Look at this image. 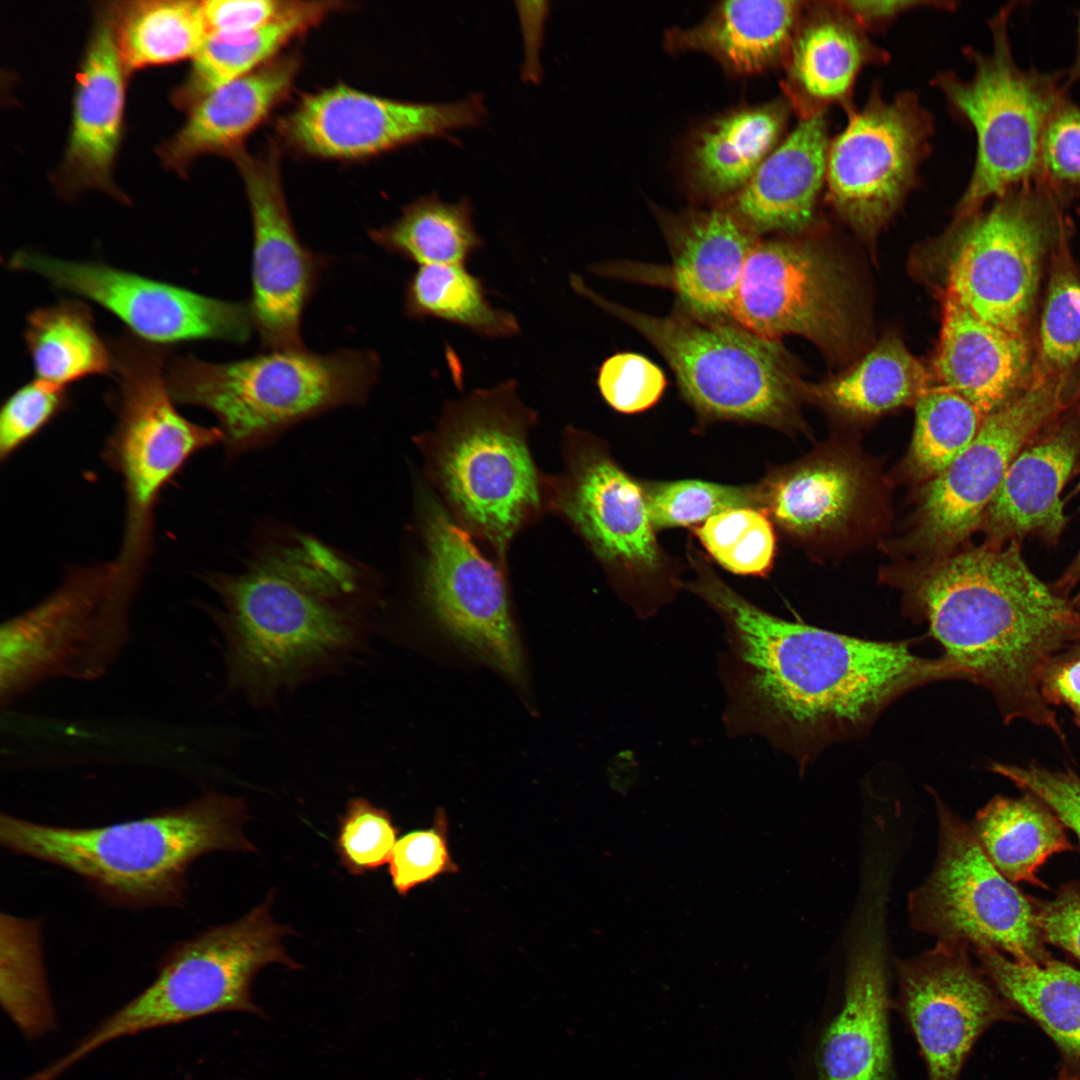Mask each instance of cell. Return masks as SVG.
<instances>
[{"mask_svg":"<svg viewBox=\"0 0 1080 1080\" xmlns=\"http://www.w3.org/2000/svg\"><path fill=\"white\" fill-rule=\"evenodd\" d=\"M1080 452V415L1063 412L1011 462L982 519L990 543L1037 534L1055 541L1066 519L1061 492Z\"/></svg>","mask_w":1080,"mask_h":1080,"instance_id":"cell-28","label":"cell"},{"mask_svg":"<svg viewBox=\"0 0 1080 1080\" xmlns=\"http://www.w3.org/2000/svg\"><path fill=\"white\" fill-rule=\"evenodd\" d=\"M296 1H202L206 33H238L269 24L285 15Z\"/></svg>","mask_w":1080,"mask_h":1080,"instance_id":"cell-54","label":"cell"},{"mask_svg":"<svg viewBox=\"0 0 1080 1080\" xmlns=\"http://www.w3.org/2000/svg\"><path fill=\"white\" fill-rule=\"evenodd\" d=\"M1069 224L1054 243L1031 377L1067 375L1080 362V275L1069 250Z\"/></svg>","mask_w":1080,"mask_h":1080,"instance_id":"cell-44","label":"cell"},{"mask_svg":"<svg viewBox=\"0 0 1080 1080\" xmlns=\"http://www.w3.org/2000/svg\"><path fill=\"white\" fill-rule=\"evenodd\" d=\"M957 223L945 291L980 319L1027 337L1043 257L1069 224L1065 202L1039 179L1016 186Z\"/></svg>","mask_w":1080,"mask_h":1080,"instance_id":"cell-11","label":"cell"},{"mask_svg":"<svg viewBox=\"0 0 1080 1080\" xmlns=\"http://www.w3.org/2000/svg\"><path fill=\"white\" fill-rule=\"evenodd\" d=\"M404 306L410 318L440 319L483 337L506 338L520 333L516 317L493 307L482 280L461 264L419 266L407 283Z\"/></svg>","mask_w":1080,"mask_h":1080,"instance_id":"cell-42","label":"cell"},{"mask_svg":"<svg viewBox=\"0 0 1080 1080\" xmlns=\"http://www.w3.org/2000/svg\"><path fill=\"white\" fill-rule=\"evenodd\" d=\"M336 5L296 1L285 15L259 28L238 33H206L187 77L173 91V103L190 110L219 87L259 69L289 40L317 24Z\"/></svg>","mask_w":1080,"mask_h":1080,"instance_id":"cell-35","label":"cell"},{"mask_svg":"<svg viewBox=\"0 0 1080 1080\" xmlns=\"http://www.w3.org/2000/svg\"><path fill=\"white\" fill-rule=\"evenodd\" d=\"M935 800L937 857L927 879L908 897L912 927L937 940L987 945L1023 963L1050 960L1034 899L998 871L972 827L939 798Z\"/></svg>","mask_w":1080,"mask_h":1080,"instance_id":"cell-15","label":"cell"},{"mask_svg":"<svg viewBox=\"0 0 1080 1080\" xmlns=\"http://www.w3.org/2000/svg\"><path fill=\"white\" fill-rule=\"evenodd\" d=\"M848 115L845 128L829 143L825 194L843 221L871 239L916 183L933 120L912 91L887 100L873 90L864 106Z\"/></svg>","mask_w":1080,"mask_h":1080,"instance_id":"cell-17","label":"cell"},{"mask_svg":"<svg viewBox=\"0 0 1080 1080\" xmlns=\"http://www.w3.org/2000/svg\"><path fill=\"white\" fill-rule=\"evenodd\" d=\"M1027 337L1006 332L973 314L944 292L934 369L943 387L968 400L985 417L1031 381Z\"/></svg>","mask_w":1080,"mask_h":1080,"instance_id":"cell-30","label":"cell"},{"mask_svg":"<svg viewBox=\"0 0 1080 1080\" xmlns=\"http://www.w3.org/2000/svg\"><path fill=\"white\" fill-rule=\"evenodd\" d=\"M866 31L840 1L805 2L783 62L784 92L798 116L830 104L852 108L858 74L887 60Z\"/></svg>","mask_w":1080,"mask_h":1080,"instance_id":"cell-29","label":"cell"},{"mask_svg":"<svg viewBox=\"0 0 1080 1080\" xmlns=\"http://www.w3.org/2000/svg\"><path fill=\"white\" fill-rule=\"evenodd\" d=\"M804 6L795 0L719 2L699 22L666 32L665 45L709 55L737 75L760 73L784 62Z\"/></svg>","mask_w":1080,"mask_h":1080,"instance_id":"cell-32","label":"cell"},{"mask_svg":"<svg viewBox=\"0 0 1080 1080\" xmlns=\"http://www.w3.org/2000/svg\"><path fill=\"white\" fill-rule=\"evenodd\" d=\"M754 486L757 509L801 543L846 532L864 515L873 488L859 458L832 449L772 467Z\"/></svg>","mask_w":1080,"mask_h":1080,"instance_id":"cell-24","label":"cell"},{"mask_svg":"<svg viewBox=\"0 0 1080 1080\" xmlns=\"http://www.w3.org/2000/svg\"><path fill=\"white\" fill-rule=\"evenodd\" d=\"M830 140L825 110L800 115L748 183L718 206L732 211L759 237L804 232L815 220L825 187Z\"/></svg>","mask_w":1080,"mask_h":1080,"instance_id":"cell-27","label":"cell"},{"mask_svg":"<svg viewBox=\"0 0 1080 1080\" xmlns=\"http://www.w3.org/2000/svg\"><path fill=\"white\" fill-rule=\"evenodd\" d=\"M8 264L95 302L123 321L130 333L159 346L205 339L242 343L253 328L248 304L207 297L105 264L24 250Z\"/></svg>","mask_w":1080,"mask_h":1080,"instance_id":"cell-19","label":"cell"},{"mask_svg":"<svg viewBox=\"0 0 1080 1080\" xmlns=\"http://www.w3.org/2000/svg\"><path fill=\"white\" fill-rule=\"evenodd\" d=\"M789 106L787 100H774L742 107L699 129L687 157L694 190L716 206L735 196L781 141Z\"/></svg>","mask_w":1080,"mask_h":1080,"instance_id":"cell-34","label":"cell"},{"mask_svg":"<svg viewBox=\"0 0 1080 1080\" xmlns=\"http://www.w3.org/2000/svg\"><path fill=\"white\" fill-rule=\"evenodd\" d=\"M597 386L611 408L634 414L651 408L660 400L667 379L663 370L646 356L624 351L602 362Z\"/></svg>","mask_w":1080,"mask_h":1080,"instance_id":"cell-51","label":"cell"},{"mask_svg":"<svg viewBox=\"0 0 1080 1080\" xmlns=\"http://www.w3.org/2000/svg\"><path fill=\"white\" fill-rule=\"evenodd\" d=\"M1037 924L1045 943L1080 961V881L1062 886L1048 901L1034 900Z\"/></svg>","mask_w":1080,"mask_h":1080,"instance_id":"cell-53","label":"cell"},{"mask_svg":"<svg viewBox=\"0 0 1080 1080\" xmlns=\"http://www.w3.org/2000/svg\"><path fill=\"white\" fill-rule=\"evenodd\" d=\"M388 865L392 886L403 897L442 875L456 873L444 810L436 811L430 827L409 831L397 839Z\"/></svg>","mask_w":1080,"mask_h":1080,"instance_id":"cell-48","label":"cell"},{"mask_svg":"<svg viewBox=\"0 0 1080 1080\" xmlns=\"http://www.w3.org/2000/svg\"><path fill=\"white\" fill-rule=\"evenodd\" d=\"M359 568L319 539L296 534L239 573L205 576L221 601L209 613L224 639L230 689L272 701L355 652L370 602Z\"/></svg>","mask_w":1080,"mask_h":1080,"instance_id":"cell-3","label":"cell"},{"mask_svg":"<svg viewBox=\"0 0 1080 1080\" xmlns=\"http://www.w3.org/2000/svg\"><path fill=\"white\" fill-rule=\"evenodd\" d=\"M959 939L897 961L898 1009L926 1066L927 1080H960L980 1036L993 1024L1015 1020Z\"/></svg>","mask_w":1080,"mask_h":1080,"instance_id":"cell-20","label":"cell"},{"mask_svg":"<svg viewBox=\"0 0 1080 1080\" xmlns=\"http://www.w3.org/2000/svg\"><path fill=\"white\" fill-rule=\"evenodd\" d=\"M640 483L656 531L699 525L728 509L757 508L754 484L735 486L696 479Z\"/></svg>","mask_w":1080,"mask_h":1080,"instance_id":"cell-46","label":"cell"},{"mask_svg":"<svg viewBox=\"0 0 1080 1080\" xmlns=\"http://www.w3.org/2000/svg\"><path fill=\"white\" fill-rule=\"evenodd\" d=\"M370 237L388 253L419 266L465 265L484 245L474 227L470 200L451 203L437 194L413 201L391 224L370 232Z\"/></svg>","mask_w":1080,"mask_h":1080,"instance_id":"cell-40","label":"cell"},{"mask_svg":"<svg viewBox=\"0 0 1080 1080\" xmlns=\"http://www.w3.org/2000/svg\"><path fill=\"white\" fill-rule=\"evenodd\" d=\"M1079 646H1080V645H1079ZM1079 653H1080V650H1079Z\"/></svg>","mask_w":1080,"mask_h":1080,"instance_id":"cell-60","label":"cell"},{"mask_svg":"<svg viewBox=\"0 0 1080 1080\" xmlns=\"http://www.w3.org/2000/svg\"><path fill=\"white\" fill-rule=\"evenodd\" d=\"M125 73L103 13L77 74L72 125L58 175L65 193L97 188L123 199L112 181V169L121 139Z\"/></svg>","mask_w":1080,"mask_h":1080,"instance_id":"cell-26","label":"cell"},{"mask_svg":"<svg viewBox=\"0 0 1080 1080\" xmlns=\"http://www.w3.org/2000/svg\"><path fill=\"white\" fill-rule=\"evenodd\" d=\"M105 8L127 72L194 57L205 36L202 1L147 0Z\"/></svg>","mask_w":1080,"mask_h":1080,"instance_id":"cell-39","label":"cell"},{"mask_svg":"<svg viewBox=\"0 0 1080 1080\" xmlns=\"http://www.w3.org/2000/svg\"><path fill=\"white\" fill-rule=\"evenodd\" d=\"M535 413L508 379L449 402L422 440L433 477L466 526L503 554L540 507V487L527 445Z\"/></svg>","mask_w":1080,"mask_h":1080,"instance_id":"cell-9","label":"cell"},{"mask_svg":"<svg viewBox=\"0 0 1080 1080\" xmlns=\"http://www.w3.org/2000/svg\"><path fill=\"white\" fill-rule=\"evenodd\" d=\"M422 528V595L432 618L473 655L523 683L524 657L502 573L433 499L422 503Z\"/></svg>","mask_w":1080,"mask_h":1080,"instance_id":"cell-18","label":"cell"},{"mask_svg":"<svg viewBox=\"0 0 1080 1080\" xmlns=\"http://www.w3.org/2000/svg\"><path fill=\"white\" fill-rule=\"evenodd\" d=\"M274 899L272 889L240 919L172 945L161 957L154 980L49 1063V1077L58 1080L101 1047L156 1028L221 1012L265 1017L252 996L255 976L271 964L303 968L284 946V938L295 932L273 918Z\"/></svg>","mask_w":1080,"mask_h":1080,"instance_id":"cell-7","label":"cell"},{"mask_svg":"<svg viewBox=\"0 0 1080 1080\" xmlns=\"http://www.w3.org/2000/svg\"><path fill=\"white\" fill-rule=\"evenodd\" d=\"M687 555L694 576L683 588L724 627L719 664L728 734L762 736L801 770L829 745L863 735L909 691L959 678L944 657L916 655L909 642L781 619L730 587L692 545Z\"/></svg>","mask_w":1080,"mask_h":1080,"instance_id":"cell-1","label":"cell"},{"mask_svg":"<svg viewBox=\"0 0 1080 1080\" xmlns=\"http://www.w3.org/2000/svg\"><path fill=\"white\" fill-rule=\"evenodd\" d=\"M709 556L725 570L740 576H766L776 555L774 524L754 507L733 508L708 518L692 529Z\"/></svg>","mask_w":1080,"mask_h":1080,"instance_id":"cell-45","label":"cell"},{"mask_svg":"<svg viewBox=\"0 0 1080 1080\" xmlns=\"http://www.w3.org/2000/svg\"><path fill=\"white\" fill-rule=\"evenodd\" d=\"M1016 544L924 560L889 579L960 680L985 688L1007 723L1028 720L1063 740L1043 683L1064 651L1080 645V612L1029 569Z\"/></svg>","mask_w":1080,"mask_h":1080,"instance_id":"cell-2","label":"cell"},{"mask_svg":"<svg viewBox=\"0 0 1080 1080\" xmlns=\"http://www.w3.org/2000/svg\"><path fill=\"white\" fill-rule=\"evenodd\" d=\"M24 340L39 380L66 388L87 377L113 374L111 347L98 334L89 306L78 300L33 310Z\"/></svg>","mask_w":1080,"mask_h":1080,"instance_id":"cell-38","label":"cell"},{"mask_svg":"<svg viewBox=\"0 0 1080 1080\" xmlns=\"http://www.w3.org/2000/svg\"><path fill=\"white\" fill-rule=\"evenodd\" d=\"M245 802L214 791L187 804L95 827L37 823L2 813L0 843L61 867L112 905L131 909L184 903L187 874L214 851L253 852Z\"/></svg>","mask_w":1080,"mask_h":1080,"instance_id":"cell-4","label":"cell"},{"mask_svg":"<svg viewBox=\"0 0 1080 1080\" xmlns=\"http://www.w3.org/2000/svg\"><path fill=\"white\" fill-rule=\"evenodd\" d=\"M991 770L1046 804L1080 843V778L1073 771L992 763Z\"/></svg>","mask_w":1080,"mask_h":1080,"instance_id":"cell-52","label":"cell"},{"mask_svg":"<svg viewBox=\"0 0 1080 1080\" xmlns=\"http://www.w3.org/2000/svg\"><path fill=\"white\" fill-rule=\"evenodd\" d=\"M568 472L555 486V506L576 528L640 617L670 603L681 568L660 545L640 480L592 437H575Z\"/></svg>","mask_w":1080,"mask_h":1080,"instance_id":"cell-13","label":"cell"},{"mask_svg":"<svg viewBox=\"0 0 1080 1080\" xmlns=\"http://www.w3.org/2000/svg\"><path fill=\"white\" fill-rule=\"evenodd\" d=\"M1038 179L1065 203L1080 197V104L1068 95L1045 125Z\"/></svg>","mask_w":1080,"mask_h":1080,"instance_id":"cell-49","label":"cell"},{"mask_svg":"<svg viewBox=\"0 0 1080 1080\" xmlns=\"http://www.w3.org/2000/svg\"><path fill=\"white\" fill-rule=\"evenodd\" d=\"M375 352L270 350L214 363L173 357L166 379L174 401L208 410L228 457L261 448L294 425L344 405L363 404L376 383Z\"/></svg>","mask_w":1080,"mask_h":1080,"instance_id":"cell-5","label":"cell"},{"mask_svg":"<svg viewBox=\"0 0 1080 1080\" xmlns=\"http://www.w3.org/2000/svg\"><path fill=\"white\" fill-rule=\"evenodd\" d=\"M1079 395L1073 373L1032 377L1022 391L985 416L971 444L925 482L910 529L897 547L924 560L951 554L981 524L1016 455Z\"/></svg>","mask_w":1080,"mask_h":1080,"instance_id":"cell-14","label":"cell"},{"mask_svg":"<svg viewBox=\"0 0 1080 1080\" xmlns=\"http://www.w3.org/2000/svg\"><path fill=\"white\" fill-rule=\"evenodd\" d=\"M572 288L643 336L673 371L682 396L704 424L734 421L801 431L806 384L780 341L762 339L730 319L683 307L654 316L611 301L576 274Z\"/></svg>","mask_w":1080,"mask_h":1080,"instance_id":"cell-6","label":"cell"},{"mask_svg":"<svg viewBox=\"0 0 1080 1080\" xmlns=\"http://www.w3.org/2000/svg\"><path fill=\"white\" fill-rule=\"evenodd\" d=\"M298 67L296 57L279 59L202 98L189 110L181 129L160 146L163 164L183 176L191 161L202 154L234 153L288 94Z\"/></svg>","mask_w":1080,"mask_h":1080,"instance_id":"cell-31","label":"cell"},{"mask_svg":"<svg viewBox=\"0 0 1080 1080\" xmlns=\"http://www.w3.org/2000/svg\"><path fill=\"white\" fill-rule=\"evenodd\" d=\"M1043 694L1049 704L1057 702L1070 707L1080 725V653L1052 667L1044 680Z\"/></svg>","mask_w":1080,"mask_h":1080,"instance_id":"cell-56","label":"cell"},{"mask_svg":"<svg viewBox=\"0 0 1080 1080\" xmlns=\"http://www.w3.org/2000/svg\"><path fill=\"white\" fill-rule=\"evenodd\" d=\"M928 378L901 339L888 335L846 373L806 384V398L849 419H871L915 403L928 390Z\"/></svg>","mask_w":1080,"mask_h":1080,"instance_id":"cell-37","label":"cell"},{"mask_svg":"<svg viewBox=\"0 0 1080 1080\" xmlns=\"http://www.w3.org/2000/svg\"><path fill=\"white\" fill-rule=\"evenodd\" d=\"M113 354L115 425L102 458L125 491L120 550L111 562L115 583L137 592L152 552L154 513L161 493L197 453L223 443L218 427L186 419L168 388L167 349L124 333Z\"/></svg>","mask_w":1080,"mask_h":1080,"instance_id":"cell-8","label":"cell"},{"mask_svg":"<svg viewBox=\"0 0 1080 1080\" xmlns=\"http://www.w3.org/2000/svg\"><path fill=\"white\" fill-rule=\"evenodd\" d=\"M130 611L114 598L111 564L67 570L54 591L0 629V703L45 680H94L126 646Z\"/></svg>","mask_w":1080,"mask_h":1080,"instance_id":"cell-12","label":"cell"},{"mask_svg":"<svg viewBox=\"0 0 1080 1080\" xmlns=\"http://www.w3.org/2000/svg\"><path fill=\"white\" fill-rule=\"evenodd\" d=\"M853 287L823 248L792 236L761 237L744 265L730 319L770 341L803 336L832 357L856 344Z\"/></svg>","mask_w":1080,"mask_h":1080,"instance_id":"cell-16","label":"cell"},{"mask_svg":"<svg viewBox=\"0 0 1080 1080\" xmlns=\"http://www.w3.org/2000/svg\"><path fill=\"white\" fill-rule=\"evenodd\" d=\"M1065 75H1066L1065 86H1066L1067 90L1073 84L1080 81V10H1079V13H1078L1077 44H1076L1075 58H1074V60H1073V62L1071 64V66L1067 70H1065Z\"/></svg>","mask_w":1080,"mask_h":1080,"instance_id":"cell-57","label":"cell"},{"mask_svg":"<svg viewBox=\"0 0 1080 1080\" xmlns=\"http://www.w3.org/2000/svg\"><path fill=\"white\" fill-rule=\"evenodd\" d=\"M1064 582L1069 587L1080 583V549L1074 562L1072 563V566L1066 574Z\"/></svg>","mask_w":1080,"mask_h":1080,"instance_id":"cell-58","label":"cell"},{"mask_svg":"<svg viewBox=\"0 0 1080 1080\" xmlns=\"http://www.w3.org/2000/svg\"><path fill=\"white\" fill-rule=\"evenodd\" d=\"M661 225L672 261L656 282L670 287L688 312L730 319L744 265L761 237L723 206L661 216Z\"/></svg>","mask_w":1080,"mask_h":1080,"instance_id":"cell-25","label":"cell"},{"mask_svg":"<svg viewBox=\"0 0 1080 1080\" xmlns=\"http://www.w3.org/2000/svg\"><path fill=\"white\" fill-rule=\"evenodd\" d=\"M398 831L386 809L354 797L339 818L335 852L350 874L361 876L389 863Z\"/></svg>","mask_w":1080,"mask_h":1080,"instance_id":"cell-47","label":"cell"},{"mask_svg":"<svg viewBox=\"0 0 1080 1080\" xmlns=\"http://www.w3.org/2000/svg\"><path fill=\"white\" fill-rule=\"evenodd\" d=\"M886 968L880 918L870 913L849 954L841 1003L817 1034L813 1080H895Z\"/></svg>","mask_w":1080,"mask_h":1080,"instance_id":"cell-23","label":"cell"},{"mask_svg":"<svg viewBox=\"0 0 1080 1080\" xmlns=\"http://www.w3.org/2000/svg\"><path fill=\"white\" fill-rule=\"evenodd\" d=\"M980 968L1015 1011L1033 1020L1060 1056L1058 1080H1080V970L1051 958L1023 963L987 946H973Z\"/></svg>","mask_w":1080,"mask_h":1080,"instance_id":"cell-33","label":"cell"},{"mask_svg":"<svg viewBox=\"0 0 1080 1080\" xmlns=\"http://www.w3.org/2000/svg\"><path fill=\"white\" fill-rule=\"evenodd\" d=\"M0 1002L29 1039L56 1029L57 1016L44 966L41 922L1 913Z\"/></svg>","mask_w":1080,"mask_h":1080,"instance_id":"cell-41","label":"cell"},{"mask_svg":"<svg viewBox=\"0 0 1080 1080\" xmlns=\"http://www.w3.org/2000/svg\"><path fill=\"white\" fill-rule=\"evenodd\" d=\"M1019 2L1000 7L988 22L991 49L966 48L972 65L968 78L954 72L934 79L952 111L976 136V157L956 207V219L1021 184L1037 180L1045 125L1067 95L1065 70L1021 68L1014 59L1009 26Z\"/></svg>","mask_w":1080,"mask_h":1080,"instance_id":"cell-10","label":"cell"},{"mask_svg":"<svg viewBox=\"0 0 1080 1080\" xmlns=\"http://www.w3.org/2000/svg\"><path fill=\"white\" fill-rule=\"evenodd\" d=\"M971 827L989 860L1012 883L1041 886L1038 868L1051 855L1073 850L1060 818L1027 793L993 798L977 812Z\"/></svg>","mask_w":1080,"mask_h":1080,"instance_id":"cell-36","label":"cell"},{"mask_svg":"<svg viewBox=\"0 0 1080 1080\" xmlns=\"http://www.w3.org/2000/svg\"><path fill=\"white\" fill-rule=\"evenodd\" d=\"M486 116L480 94L449 103H413L337 85L304 97L279 128L305 153L353 159L477 127Z\"/></svg>","mask_w":1080,"mask_h":1080,"instance_id":"cell-22","label":"cell"},{"mask_svg":"<svg viewBox=\"0 0 1080 1080\" xmlns=\"http://www.w3.org/2000/svg\"><path fill=\"white\" fill-rule=\"evenodd\" d=\"M842 6L867 30L885 24L898 15L921 7L951 8L952 3L915 0L840 1Z\"/></svg>","mask_w":1080,"mask_h":1080,"instance_id":"cell-55","label":"cell"},{"mask_svg":"<svg viewBox=\"0 0 1080 1080\" xmlns=\"http://www.w3.org/2000/svg\"><path fill=\"white\" fill-rule=\"evenodd\" d=\"M983 418L959 394L928 389L915 401V426L901 473L921 482L940 474L971 444Z\"/></svg>","mask_w":1080,"mask_h":1080,"instance_id":"cell-43","label":"cell"},{"mask_svg":"<svg viewBox=\"0 0 1080 1080\" xmlns=\"http://www.w3.org/2000/svg\"><path fill=\"white\" fill-rule=\"evenodd\" d=\"M67 388L35 379L15 390L0 412V461L9 460L69 406Z\"/></svg>","mask_w":1080,"mask_h":1080,"instance_id":"cell-50","label":"cell"},{"mask_svg":"<svg viewBox=\"0 0 1080 1080\" xmlns=\"http://www.w3.org/2000/svg\"><path fill=\"white\" fill-rule=\"evenodd\" d=\"M231 157L244 180L253 225V328L264 348L296 350L303 313L327 259L306 248L286 206L277 154L252 156L240 148Z\"/></svg>","mask_w":1080,"mask_h":1080,"instance_id":"cell-21","label":"cell"},{"mask_svg":"<svg viewBox=\"0 0 1080 1080\" xmlns=\"http://www.w3.org/2000/svg\"><path fill=\"white\" fill-rule=\"evenodd\" d=\"M1078 213H1079V215H1080V210L1078 211Z\"/></svg>","mask_w":1080,"mask_h":1080,"instance_id":"cell-59","label":"cell"}]
</instances>
